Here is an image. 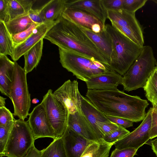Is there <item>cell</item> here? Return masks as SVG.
Listing matches in <instances>:
<instances>
[{
  "label": "cell",
  "mask_w": 157,
  "mask_h": 157,
  "mask_svg": "<svg viewBox=\"0 0 157 157\" xmlns=\"http://www.w3.org/2000/svg\"><path fill=\"white\" fill-rule=\"evenodd\" d=\"M13 126H0V157L3 154Z\"/></svg>",
  "instance_id": "cell-34"
},
{
  "label": "cell",
  "mask_w": 157,
  "mask_h": 157,
  "mask_svg": "<svg viewBox=\"0 0 157 157\" xmlns=\"http://www.w3.org/2000/svg\"><path fill=\"white\" fill-rule=\"evenodd\" d=\"M35 140L28 121L15 119L4 151L1 157H24L34 144Z\"/></svg>",
  "instance_id": "cell-7"
},
{
  "label": "cell",
  "mask_w": 157,
  "mask_h": 157,
  "mask_svg": "<svg viewBox=\"0 0 157 157\" xmlns=\"http://www.w3.org/2000/svg\"><path fill=\"white\" fill-rule=\"evenodd\" d=\"M153 104H154L157 107V102L153 103Z\"/></svg>",
  "instance_id": "cell-47"
},
{
  "label": "cell",
  "mask_w": 157,
  "mask_h": 157,
  "mask_svg": "<svg viewBox=\"0 0 157 157\" xmlns=\"http://www.w3.org/2000/svg\"><path fill=\"white\" fill-rule=\"evenodd\" d=\"M58 21H48L39 25L33 33L25 41L14 48L11 57L15 62L18 60L29 50L37 43L44 38L49 30Z\"/></svg>",
  "instance_id": "cell-14"
},
{
  "label": "cell",
  "mask_w": 157,
  "mask_h": 157,
  "mask_svg": "<svg viewBox=\"0 0 157 157\" xmlns=\"http://www.w3.org/2000/svg\"><path fill=\"white\" fill-rule=\"evenodd\" d=\"M14 47L4 22L0 21V55L11 57Z\"/></svg>",
  "instance_id": "cell-26"
},
{
  "label": "cell",
  "mask_w": 157,
  "mask_h": 157,
  "mask_svg": "<svg viewBox=\"0 0 157 157\" xmlns=\"http://www.w3.org/2000/svg\"><path fill=\"white\" fill-rule=\"evenodd\" d=\"M66 6L84 10L97 17L105 25L107 12L101 0H67Z\"/></svg>",
  "instance_id": "cell-20"
},
{
  "label": "cell",
  "mask_w": 157,
  "mask_h": 157,
  "mask_svg": "<svg viewBox=\"0 0 157 157\" xmlns=\"http://www.w3.org/2000/svg\"><path fill=\"white\" fill-rule=\"evenodd\" d=\"M151 107V128L149 131L150 140L157 137V107L154 104H152Z\"/></svg>",
  "instance_id": "cell-38"
},
{
  "label": "cell",
  "mask_w": 157,
  "mask_h": 157,
  "mask_svg": "<svg viewBox=\"0 0 157 157\" xmlns=\"http://www.w3.org/2000/svg\"><path fill=\"white\" fill-rule=\"evenodd\" d=\"M156 67H157V62H156Z\"/></svg>",
  "instance_id": "cell-48"
},
{
  "label": "cell",
  "mask_w": 157,
  "mask_h": 157,
  "mask_svg": "<svg viewBox=\"0 0 157 157\" xmlns=\"http://www.w3.org/2000/svg\"><path fill=\"white\" fill-rule=\"evenodd\" d=\"M41 152V157H67L62 137L54 140Z\"/></svg>",
  "instance_id": "cell-28"
},
{
  "label": "cell",
  "mask_w": 157,
  "mask_h": 157,
  "mask_svg": "<svg viewBox=\"0 0 157 157\" xmlns=\"http://www.w3.org/2000/svg\"><path fill=\"white\" fill-rule=\"evenodd\" d=\"M54 95L66 106L69 114L81 112V97L76 80L65 81L56 90Z\"/></svg>",
  "instance_id": "cell-12"
},
{
  "label": "cell",
  "mask_w": 157,
  "mask_h": 157,
  "mask_svg": "<svg viewBox=\"0 0 157 157\" xmlns=\"http://www.w3.org/2000/svg\"><path fill=\"white\" fill-rule=\"evenodd\" d=\"M6 99L1 96H0V108L5 106V100Z\"/></svg>",
  "instance_id": "cell-44"
},
{
  "label": "cell",
  "mask_w": 157,
  "mask_h": 157,
  "mask_svg": "<svg viewBox=\"0 0 157 157\" xmlns=\"http://www.w3.org/2000/svg\"><path fill=\"white\" fill-rule=\"evenodd\" d=\"M79 26L95 44L106 59L109 66L113 47L111 39L105 28L99 33H96L90 29Z\"/></svg>",
  "instance_id": "cell-19"
},
{
  "label": "cell",
  "mask_w": 157,
  "mask_h": 157,
  "mask_svg": "<svg viewBox=\"0 0 157 157\" xmlns=\"http://www.w3.org/2000/svg\"><path fill=\"white\" fill-rule=\"evenodd\" d=\"M122 77L112 70L97 75L86 82L88 90H106L117 89L121 84Z\"/></svg>",
  "instance_id": "cell-16"
},
{
  "label": "cell",
  "mask_w": 157,
  "mask_h": 157,
  "mask_svg": "<svg viewBox=\"0 0 157 157\" xmlns=\"http://www.w3.org/2000/svg\"><path fill=\"white\" fill-rule=\"evenodd\" d=\"M27 74L24 68L15 62L10 99L13 106V115L23 121L29 115L31 103Z\"/></svg>",
  "instance_id": "cell-6"
},
{
  "label": "cell",
  "mask_w": 157,
  "mask_h": 157,
  "mask_svg": "<svg viewBox=\"0 0 157 157\" xmlns=\"http://www.w3.org/2000/svg\"><path fill=\"white\" fill-rule=\"evenodd\" d=\"M67 0H51L40 8L42 16L45 22L57 20L65 9Z\"/></svg>",
  "instance_id": "cell-22"
},
{
  "label": "cell",
  "mask_w": 157,
  "mask_h": 157,
  "mask_svg": "<svg viewBox=\"0 0 157 157\" xmlns=\"http://www.w3.org/2000/svg\"><path fill=\"white\" fill-rule=\"evenodd\" d=\"M86 96L105 116L120 117L133 122L144 119L145 109L149 105L147 100L128 94L117 89L88 90Z\"/></svg>",
  "instance_id": "cell-1"
},
{
  "label": "cell",
  "mask_w": 157,
  "mask_h": 157,
  "mask_svg": "<svg viewBox=\"0 0 157 157\" xmlns=\"http://www.w3.org/2000/svg\"><path fill=\"white\" fill-rule=\"evenodd\" d=\"M40 25L33 22L31 26L26 30L18 33L11 35L14 47L20 44L26 40Z\"/></svg>",
  "instance_id": "cell-30"
},
{
  "label": "cell",
  "mask_w": 157,
  "mask_h": 157,
  "mask_svg": "<svg viewBox=\"0 0 157 157\" xmlns=\"http://www.w3.org/2000/svg\"><path fill=\"white\" fill-rule=\"evenodd\" d=\"M67 157H80L90 140L67 126L62 137Z\"/></svg>",
  "instance_id": "cell-15"
},
{
  "label": "cell",
  "mask_w": 157,
  "mask_h": 157,
  "mask_svg": "<svg viewBox=\"0 0 157 157\" xmlns=\"http://www.w3.org/2000/svg\"><path fill=\"white\" fill-rule=\"evenodd\" d=\"M151 1L157 4V0H152Z\"/></svg>",
  "instance_id": "cell-46"
},
{
  "label": "cell",
  "mask_w": 157,
  "mask_h": 157,
  "mask_svg": "<svg viewBox=\"0 0 157 157\" xmlns=\"http://www.w3.org/2000/svg\"><path fill=\"white\" fill-rule=\"evenodd\" d=\"M107 12V18L112 26L137 45L141 47L144 46L143 29L136 17L135 13L123 10Z\"/></svg>",
  "instance_id": "cell-8"
},
{
  "label": "cell",
  "mask_w": 157,
  "mask_h": 157,
  "mask_svg": "<svg viewBox=\"0 0 157 157\" xmlns=\"http://www.w3.org/2000/svg\"><path fill=\"white\" fill-rule=\"evenodd\" d=\"M13 114L5 106L0 108V126H13L14 118Z\"/></svg>",
  "instance_id": "cell-31"
},
{
  "label": "cell",
  "mask_w": 157,
  "mask_h": 157,
  "mask_svg": "<svg viewBox=\"0 0 157 157\" xmlns=\"http://www.w3.org/2000/svg\"><path fill=\"white\" fill-rule=\"evenodd\" d=\"M145 96L152 103L157 102V67L148 79L143 88Z\"/></svg>",
  "instance_id": "cell-29"
},
{
  "label": "cell",
  "mask_w": 157,
  "mask_h": 157,
  "mask_svg": "<svg viewBox=\"0 0 157 157\" xmlns=\"http://www.w3.org/2000/svg\"><path fill=\"white\" fill-rule=\"evenodd\" d=\"M39 101L38 99L36 98H34L33 99L32 101V102L33 104H36Z\"/></svg>",
  "instance_id": "cell-45"
},
{
  "label": "cell",
  "mask_w": 157,
  "mask_h": 157,
  "mask_svg": "<svg viewBox=\"0 0 157 157\" xmlns=\"http://www.w3.org/2000/svg\"><path fill=\"white\" fill-rule=\"evenodd\" d=\"M138 149L129 148L121 149L115 148L110 157H133L136 154Z\"/></svg>",
  "instance_id": "cell-36"
},
{
  "label": "cell",
  "mask_w": 157,
  "mask_h": 157,
  "mask_svg": "<svg viewBox=\"0 0 157 157\" xmlns=\"http://www.w3.org/2000/svg\"><path fill=\"white\" fill-rule=\"evenodd\" d=\"M151 122V110L150 108L140 125L133 131L130 132L114 145L115 148L121 149L129 148L138 149L150 140L149 131Z\"/></svg>",
  "instance_id": "cell-10"
},
{
  "label": "cell",
  "mask_w": 157,
  "mask_h": 157,
  "mask_svg": "<svg viewBox=\"0 0 157 157\" xmlns=\"http://www.w3.org/2000/svg\"><path fill=\"white\" fill-rule=\"evenodd\" d=\"M101 2L107 11H117L123 10V0H101Z\"/></svg>",
  "instance_id": "cell-37"
},
{
  "label": "cell",
  "mask_w": 157,
  "mask_h": 157,
  "mask_svg": "<svg viewBox=\"0 0 157 157\" xmlns=\"http://www.w3.org/2000/svg\"><path fill=\"white\" fill-rule=\"evenodd\" d=\"M110 37L113 51L109 68L120 75H124L140 55L143 47L137 45L115 27L105 25Z\"/></svg>",
  "instance_id": "cell-3"
},
{
  "label": "cell",
  "mask_w": 157,
  "mask_h": 157,
  "mask_svg": "<svg viewBox=\"0 0 157 157\" xmlns=\"http://www.w3.org/2000/svg\"><path fill=\"white\" fill-rule=\"evenodd\" d=\"M8 0H0V21L6 23L10 21L8 5Z\"/></svg>",
  "instance_id": "cell-40"
},
{
  "label": "cell",
  "mask_w": 157,
  "mask_h": 157,
  "mask_svg": "<svg viewBox=\"0 0 157 157\" xmlns=\"http://www.w3.org/2000/svg\"><path fill=\"white\" fill-rule=\"evenodd\" d=\"M33 23L29 14H26L10 20L5 24L9 32L12 35L18 33L26 30Z\"/></svg>",
  "instance_id": "cell-27"
},
{
  "label": "cell",
  "mask_w": 157,
  "mask_h": 157,
  "mask_svg": "<svg viewBox=\"0 0 157 157\" xmlns=\"http://www.w3.org/2000/svg\"><path fill=\"white\" fill-rule=\"evenodd\" d=\"M29 16L34 23L41 24L46 22L42 16L40 7L37 9L32 8L29 12Z\"/></svg>",
  "instance_id": "cell-39"
},
{
  "label": "cell",
  "mask_w": 157,
  "mask_h": 157,
  "mask_svg": "<svg viewBox=\"0 0 157 157\" xmlns=\"http://www.w3.org/2000/svg\"><path fill=\"white\" fill-rule=\"evenodd\" d=\"M145 144L151 146L152 150L157 157V138L153 140H149Z\"/></svg>",
  "instance_id": "cell-43"
},
{
  "label": "cell",
  "mask_w": 157,
  "mask_h": 157,
  "mask_svg": "<svg viewBox=\"0 0 157 157\" xmlns=\"http://www.w3.org/2000/svg\"><path fill=\"white\" fill-rule=\"evenodd\" d=\"M147 0H123V10L128 12L135 13L142 8Z\"/></svg>",
  "instance_id": "cell-32"
},
{
  "label": "cell",
  "mask_w": 157,
  "mask_h": 157,
  "mask_svg": "<svg viewBox=\"0 0 157 157\" xmlns=\"http://www.w3.org/2000/svg\"><path fill=\"white\" fill-rule=\"evenodd\" d=\"M62 15L79 25L90 29L96 33H99L105 28V25L98 18L83 10L66 6Z\"/></svg>",
  "instance_id": "cell-13"
},
{
  "label": "cell",
  "mask_w": 157,
  "mask_h": 157,
  "mask_svg": "<svg viewBox=\"0 0 157 157\" xmlns=\"http://www.w3.org/2000/svg\"><path fill=\"white\" fill-rule=\"evenodd\" d=\"M130 132L125 128L119 125V128L117 130L109 136H104L103 139L107 142L114 144L122 139Z\"/></svg>",
  "instance_id": "cell-33"
},
{
  "label": "cell",
  "mask_w": 157,
  "mask_h": 157,
  "mask_svg": "<svg viewBox=\"0 0 157 157\" xmlns=\"http://www.w3.org/2000/svg\"><path fill=\"white\" fill-rule=\"evenodd\" d=\"M43 43V39L41 40L23 55L24 68L27 74L31 72L38 64L42 54Z\"/></svg>",
  "instance_id": "cell-24"
},
{
  "label": "cell",
  "mask_w": 157,
  "mask_h": 157,
  "mask_svg": "<svg viewBox=\"0 0 157 157\" xmlns=\"http://www.w3.org/2000/svg\"><path fill=\"white\" fill-rule=\"evenodd\" d=\"M59 62L62 67L85 82L111 70L109 66L75 52L59 48Z\"/></svg>",
  "instance_id": "cell-4"
},
{
  "label": "cell",
  "mask_w": 157,
  "mask_h": 157,
  "mask_svg": "<svg viewBox=\"0 0 157 157\" xmlns=\"http://www.w3.org/2000/svg\"><path fill=\"white\" fill-rule=\"evenodd\" d=\"M15 64L6 56L0 55V91L10 98Z\"/></svg>",
  "instance_id": "cell-21"
},
{
  "label": "cell",
  "mask_w": 157,
  "mask_h": 157,
  "mask_svg": "<svg viewBox=\"0 0 157 157\" xmlns=\"http://www.w3.org/2000/svg\"><path fill=\"white\" fill-rule=\"evenodd\" d=\"M36 1L31 0H8L10 20L24 14H29Z\"/></svg>",
  "instance_id": "cell-25"
},
{
  "label": "cell",
  "mask_w": 157,
  "mask_h": 157,
  "mask_svg": "<svg viewBox=\"0 0 157 157\" xmlns=\"http://www.w3.org/2000/svg\"><path fill=\"white\" fill-rule=\"evenodd\" d=\"M28 122L34 139L50 137L59 138L48 118L45 108L41 102L29 114Z\"/></svg>",
  "instance_id": "cell-11"
},
{
  "label": "cell",
  "mask_w": 157,
  "mask_h": 157,
  "mask_svg": "<svg viewBox=\"0 0 157 157\" xmlns=\"http://www.w3.org/2000/svg\"><path fill=\"white\" fill-rule=\"evenodd\" d=\"M67 126L87 140H93L98 139L82 111L74 114L69 113Z\"/></svg>",
  "instance_id": "cell-18"
},
{
  "label": "cell",
  "mask_w": 157,
  "mask_h": 157,
  "mask_svg": "<svg viewBox=\"0 0 157 157\" xmlns=\"http://www.w3.org/2000/svg\"><path fill=\"white\" fill-rule=\"evenodd\" d=\"M114 144L106 142L103 139L90 140L80 157H108Z\"/></svg>",
  "instance_id": "cell-23"
},
{
  "label": "cell",
  "mask_w": 157,
  "mask_h": 157,
  "mask_svg": "<svg viewBox=\"0 0 157 157\" xmlns=\"http://www.w3.org/2000/svg\"><path fill=\"white\" fill-rule=\"evenodd\" d=\"M58 20L44 39L58 48L75 52L109 66L96 45L78 24L62 14Z\"/></svg>",
  "instance_id": "cell-2"
},
{
  "label": "cell",
  "mask_w": 157,
  "mask_h": 157,
  "mask_svg": "<svg viewBox=\"0 0 157 157\" xmlns=\"http://www.w3.org/2000/svg\"><path fill=\"white\" fill-rule=\"evenodd\" d=\"M41 150H38L34 144L24 157H41Z\"/></svg>",
  "instance_id": "cell-42"
},
{
  "label": "cell",
  "mask_w": 157,
  "mask_h": 157,
  "mask_svg": "<svg viewBox=\"0 0 157 157\" xmlns=\"http://www.w3.org/2000/svg\"><path fill=\"white\" fill-rule=\"evenodd\" d=\"M41 102L51 125L58 137H61L67 126L69 115L67 108L56 98L51 89L43 96Z\"/></svg>",
  "instance_id": "cell-9"
},
{
  "label": "cell",
  "mask_w": 157,
  "mask_h": 157,
  "mask_svg": "<svg viewBox=\"0 0 157 157\" xmlns=\"http://www.w3.org/2000/svg\"><path fill=\"white\" fill-rule=\"evenodd\" d=\"M106 117L111 122L121 125L125 128L133 126V122L127 119L112 116H106Z\"/></svg>",
  "instance_id": "cell-41"
},
{
  "label": "cell",
  "mask_w": 157,
  "mask_h": 157,
  "mask_svg": "<svg viewBox=\"0 0 157 157\" xmlns=\"http://www.w3.org/2000/svg\"><path fill=\"white\" fill-rule=\"evenodd\" d=\"M156 62L151 47L144 46L139 56L122 77L124 90L130 91L143 88L156 67Z\"/></svg>",
  "instance_id": "cell-5"
},
{
  "label": "cell",
  "mask_w": 157,
  "mask_h": 157,
  "mask_svg": "<svg viewBox=\"0 0 157 157\" xmlns=\"http://www.w3.org/2000/svg\"><path fill=\"white\" fill-rule=\"evenodd\" d=\"M99 128L103 135L105 136L110 135L117 130L119 125L111 122L107 123L100 122L98 124Z\"/></svg>",
  "instance_id": "cell-35"
},
{
  "label": "cell",
  "mask_w": 157,
  "mask_h": 157,
  "mask_svg": "<svg viewBox=\"0 0 157 157\" xmlns=\"http://www.w3.org/2000/svg\"><path fill=\"white\" fill-rule=\"evenodd\" d=\"M81 109L97 138L103 139V135L99 128L98 124L100 122L107 123L111 121L89 100L82 95L81 97Z\"/></svg>",
  "instance_id": "cell-17"
}]
</instances>
